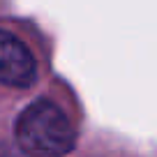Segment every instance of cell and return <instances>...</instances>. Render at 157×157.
Wrapping results in <instances>:
<instances>
[{
	"instance_id": "obj_1",
	"label": "cell",
	"mask_w": 157,
	"mask_h": 157,
	"mask_svg": "<svg viewBox=\"0 0 157 157\" xmlns=\"http://www.w3.org/2000/svg\"><path fill=\"white\" fill-rule=\"evenodd\" d=\"M16 143L33 157H63L76 143L69 118L49 99L33 102L16 123Z\"/></svg>"
},
{
	"instance_id": "obj_3",
	"label": "cell",
	"mask_w": 157,
	"mask_h": 157,
	"mask_svg": "<svg viewBox=\"0 0 157 157\" xmlns=\"http://www.w3.org/2000/svg\"><path fill=\"white\" fill-rule=\"evenodd\" d=\"M0 157H23V155H19V152L12 146H7V143H0Z\"/></svg>"
},
{
	"instance_id": "obj_2",
	"label": "cell",
	"mask_w": 157,
	"mask_h": 157,
	"mask_svg": "<svg viewBox=\"0 0 157 157\" xmlns=\"http://www.w3.org/2000/svg\"><path fill=\"white\" fill-rule=\"evenodd\" d=\"M37 78L35 58L21 39L0 30V83L12 88H28Z\"/></svg>"
}]
</instances>
